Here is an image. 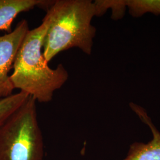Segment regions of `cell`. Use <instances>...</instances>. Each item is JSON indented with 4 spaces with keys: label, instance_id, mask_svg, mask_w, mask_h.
<instances>
[{
    "label": "cell",
    "instance_id": "1",
    "mask_svg": "<svg viewBox=\"0 0 160 160\" xmlns=\"http://www.w3.org/2000/svg\"><path fill=\"white\" fill-rule=\"evenodd\" d=\"M95 10L92 0H55L43 20L48 23L43 55L49 62L58 53L76 48L91 55L96 34L92 25Z\"/></svg>",
    "mask_w": 160,
    "mask_h": 160
},
{
    "label": "cell",
    "instance_id": "2",
    "mask_svg": "<svg viewBox=\"0 0 160 160\" xmlns=\"http://www.w3.org/2000/svg\"><path fill=\"white\" fill-rule=\"evenodd\" d=\"M48 28L45 20L38 28L30 30L17 52L10 78L14 88L33 97L36 102L49 103L55 92L68 80L62 64L49 67L43 55V40Z\"/></svg>",
    "mask_w": 160,
    "mask_h": 160
},
{
    "label": "cell",
    "instance_id": "3",
    "mask_svg": "<svg viewBox=\"0 0 160 160\" xmlns=\"http://www.w3.org/2000/svg\"><path fill=\"white\" fill-rule=\"evenodd\" d=\"M36 101L29 96L0 126V160H43Z\"/></svg>",
    "mask_w": 160,
    "mask_h": 160
},
{
    "label": "cell",
    "instance_id": "4",
    "mask_svg": "<svg viewBox=\"0 0 160 160\" xmlns=\"http://www.w3.org/2000/svg\"><path fill=\"white\" fill-rule=\"evenodd\" d=\"M29 24L23 20L10 33L0 35V99L12 94L15 89L9 73L21 45L29 32Z\"/></svg>",
    "mask_w": 160,
    "mask_h": 160
},
{
    "label": "cell",
    "instance_id": "5",
    "mask_svg": "<svg viewBox=\"0 0 160 160\" xmlns=\"http://www.w3.org/2000/svg\"><path fill=\"white\" fill-rule=\"evenodd\" d=\"M133 111L147 124L153 135L148 143L134 142L131 145L126 158L123 160H160V132L156 128L145 110L133 103L129 104Z\"/></svg>",
    "mask_w": 160,
    "mask_h": 160
},
{
    "label": "cell",
    "instance_id": "6",
    "mask_svg": "<svg viewBox=\"0 0 160 160\" xmlns=\"http://www.w3.org/2000/svg\"><path fill=\"white\" fill-rule=\"evenodd\" d=\"M54 1L48 0H0V31H12V23L17 16L36 7L48 8Z\"/></svg>",
    "mask_w": 160,
    "mask_h": 160
},
{
    "label": "cell",
    "instance_id": "7",
    "mask_svg": "<svg viewBox=\"0 0 160 160\" xmlns=\"http://www.w3.org/2000/svg\"><path fill=\"white\" fill-rule=\"evenodd\" d=\"M93 3L95 16L101 17L108 9H111V18L114 20L122 18L127 8L126 0H96L93 1Z\"/></svg>",
    "mask_w": 160,
    "mask_h": 160
},
{
    "label": "cell",
    "instance_id": "8",
    "mask_svg": "<svg viewBox=\"0 0 160 160\" xmlns=\"http://www.w3.org/2000/svg\"><path fill=\"white\" fill-rule=\"evenodd\" d=\"M126 7L129 14L135 18L148 12L160 15V0H126Z\"/></svg>",
    "mask_w": 160,
    "mask_h": 160
},
{
    "label": "cell",
    "instance_id": "9",
    "mask_svg": "<svg viewBox=\"0 0 160 160\" xmlns=\"http://www.w3.org/2000/svg\"><path fill=\"white\" fill-rule=\"evenodd\" d=\"M29 97V95L26 93L20 92L0 99V126L15 110L25 102Z\"/></svg>",
    "mask_w": 160,
    "mask_h": 160
}]
</instances>
